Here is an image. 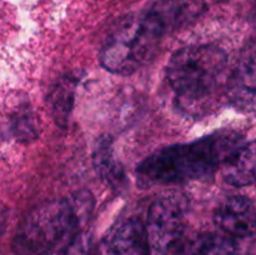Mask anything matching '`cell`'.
Here are the masks:
<instances>
[{
	"label": "cell",
	"instance_id": "6da1fadb",
	"mask_svg": "<svg viewBox=\"0 0 256 255\" xmlns=\"http://www.w3.org/2000/svg\"><path fill=\"white\" fill-rule=\"evenodd\" d=\"M242 144L236 132L222 130L195 142L162 148L138 165V182L152 188L209 176Z\"/></svg>",
	"mask_w": 256,
	"mask_h": 255
},
{
	"label": "cell",
	"instance_id": "7a4b0ae2",
	"mask_svg": "<svg viewBox=\"0 0 256 255\" xmlns=\"http://www.w3.org/2000/svg\"><path fill=\"white\" fill-rule=\"evenodd\" d=\"M226 55L214 45H192L178 50L166 66L168 82L184 106H200L222 84Z\"/></svg>",
	"mask_w": 256,
	"mask_h": 255
},
{
	"label": "cell",
	"instance_id": "3957f363",
	"mask_svg": "<svg viewBox=\"0 0 256 255\" xmlns=\"http://www.w3.org/2000/svg\"><path fill=\"white\" fill-rule=\"evenodd\" d=\"M80 218L74 202L52 200L35 208L22 219L15 235V255H50L74 239Z\"/></svg>",
	"mask_w": 256,
	"mask_h": 255
},
{
	"label": "cell",
	"instance_id": "277c9868",
	"mask_svg": "<svg viewBox=\"0 0 256 255\" xmlns=\"http://www.w3.org/2000/svg\"><path fill=\"white\" fill-rule=\"evenodd\" d=\"M162 38L144 14L126 18L102 45L100 62L114 74H132L154 55Z\"/></svg>",
	"mask_w": 256,
	"mask_h": 255
},
{
	"label": "cell",
	"instance_id": "5b68a950",
	"mask_svg": "<svg viewBox=\"0 0 256 255\" xmlns=\"http://www.w3.org/2000/svg\"><path fill=\"white\" fill-rule=\"evenodd\" d=\"M188 199L169 192L155 200L145 225L152 255H179L185 242Z\"/></svg>",
	"mask_w": 256,
	"mask_h": 255
},
{
	"label": "cell",
	"instance_id": "8992f818",
	"mask_svg": "<svg viewBox=\"0 0 256 255\" xmlns=\"http://www.w3.org/2000/svg\"><path fill=\"white\" fill-rule=\"evenodd\" d=\"M229 102L238 109L256 112V42L245 48L226 82Z\"/></svg>",
	"mask_w": 256,
	"mask_h": 255
},
{
	"label": "cell",
	"instance_id": "52a82bcc",
	"mask_svg": "<svg viewBox=\"0 0 256 255\" xmlns=\"http://www.w3.org/2000/svg\"><path fill=\"white\" fill-rule=\"evenodd\" d=\"M204 9L199 0H152L142 14L162 35L184 28Z\"/></svg>",
	"mask_w": 256,
	"mask_h": 255
},
{
	"label": "cell",
	"instance_id": "ba28073f",
	"mask_svg": "<svg viewBox=\"0 0 256 255\" xmlns=\"http://www.w3.org/2000/svg\"><path fill=\"white\" fill-rule=\"evenodd\" d=\"M214 220L230 238H250L256 234V208L245 196L228 198L216 209Z\"/></svg>",
	"mask_w": 256,
	"mask_h": 255
},
{
	"label": "cell",
	"instance_id": "9c48e42d",
	"mask_svg": "<svg viewBox=\"0 0 256 255\" xmlns=\"http://www.w3.org/2000/svg\"><path fill=\"white\" fill-rule=\"evenodd\" d=\"M92 162L102 182L112 192L120 194L126 189V174L122 164L115 156L112 138L104 135L96 140L92 152Z\"/></svg>",
	"mask_w": 256,
	"mask_h": 255
},
{
	"label": "cell",
	"instance_id": "30bf717a",
	"mask_svg": "<svg viewBox=\"0 0 256 255\" xmlns=\"http://www.w3.org/2000/svg\"><path fill=\"white\" fill-rule=\"evenodd\" d=\"M108 255H152L144 222L138 218L122 222L110 238Z\"/></svg>",
	"mask_w": 256,
	"mask_h": 255
},
{
	"label": "cell",
	"instance_id": "8fae6325",
	"mask_svg": "<svg viewBox=\"0 0 256 255\" xmlns=\"http://www.w3.org/2000/svg\"><path fill=\"white\" fill-rule=\"evenodd\" d=\"M225 182L235 186L256 182V140L242 144L222 165Z\"/></svg>",
	"mask_w": 256,
	"mask_h": 255
},
{
	"label": "cell",
	"instance_id": "7c38bea8",
	"mask_svg": "<svg viewBox=\"0 0 256 255\" xmlns=\"http://www.w3.org/2000/svg\"><path fill=\"white\" fill-rule=\"evenodd\" d=\"M238 245L228 235L206 232L185 240L179 255H236Z\"/></svg>",
	"mask_w": 256,
	"mask_h": 255
},
{
	"label": "cell",
	"instance_id": "4fadbf2b",
	"mask_svg": "<svg viewBox=\"0 0 256 255\" xmlns=\"http://www.w3.org/2000/svg\"><path fill=\"white\" fill-rule=\"evenodd\" d=\"M76 79L74 76H65L58 82L50 94V106L55 122L59 126L65 128L69 122L74 106Z\"/></svg>",
	"mask_w": 256,
	"mask_h": 255
},
{
	"label": "cell",
	"instance_id": "5bb4252c",
	"mask_svg": "<svg viewBox=\"0 0 256 255\" xmlns=\"http://www.w3.org/2000/svg\"><path fill=\"white\" fill-rule=\"evenodd\" d=\"M12 132H14L15 136L24 138V139L34 138L36 135L35 125L29 112H22L15 118L14 122H12Z\"/></svg>",
	"mask_w": 256,
	"mask_h": 255
},
{
	"label": "cell",
	"instance_id": "9a60e30c",
	"mask_svg": "<svg viewBox=\"0 0 256 255\" xmlns=\"http://www.w3.org/2000/svg\"><path fill=\"white\" fill-rule=\"evenodd\" d=\"M60 255H89V242L84 236H75Z\"/></svg>",
	"mask_w": 256,
	"mask_h": 255
},
{
	"label": "cell",
	"instance_id": "2e32d148",
	"mask_svg": "<svg viewBox=\"0 0 256 255\" xmlns=\"http://www.w3.org/2000/svg\"><path fill=\"white\" fill-rule=\"evenodd\" d=\"M212 2H228V0H212Z\"/></svg>",
	"mask_w": 256,
	"mask_h": 255
},
{
	"label": "cell",
	"instance_id": "e0dca14e",
	"mask_svg": "<svg viewBox=\"0 0 256 255\" xmlns=\"http://www.w3.org/2000/svg\"><path fill=\"white\" fill-rule=\"evenodd\" d=\"M255 184H256V182H255Z\"/></svg>",
	"mask_w": 256,
	"mask_h": 255
}]
</instances>
